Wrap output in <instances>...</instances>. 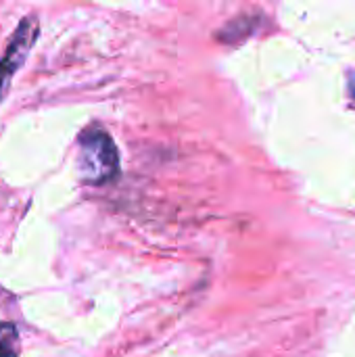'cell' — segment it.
<instances>
[{"label": "cell", "instance_id": "1", "mask_svg": "<svg viewBox=\"0 0 355 357\" xmlns=\"http://www.w3.org/2000/svg\"><path fill=\"white\" fill-rule=\"evenodd\" d=\"M77 172L90 186L109 184L119 176V151L103 128H88L77 140Z\"/></svg>", "mask_w": 355, "mask_h": 357}, {"label": "cell", "instance_id": "2", "mask_svg": "<svg viewBox=\"0 0 355 357\" xmlns=\"http://www.w3.org/2000/svg\"><path fill=\"white\" fill-rule=\"evenodd\" d=\"M36 38H38V17L29 15L17 25V29L13 31V36L6 44V50L0 59V100L6 94L13 75L25 63Z\"/></svg>", "mask_w": 355, "mask_h": 357}, {"label": "cell", "instance_id": "3", "mask_svg": "<svg viewBox=\"0 0 355 357\" xmlns=\"http://www.w3.org/2000/svg\"><path fill=\"white\" fill-rule=\"evenodd\" d=\"M19 335L10 322H0V357H17Z\"/></svg>", "mask_w": 355, "mask_h": 357}, {"label": "cell", "instance_id": "4", "mask_svg": "<svg viewBox=\"0 0 355 357\" xmlns=\"http://www.w3.org/2000/svg\"><path fill=\"white\" fill-rule=\"evenodd\" d=\"M349 96L355 98V71L349 73Z\"/></svg>", "mask_w": 355, "mask_h": 357}]
</instances>
